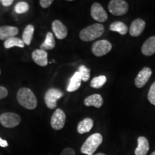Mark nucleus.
I'll return each mask as SVG.
<instances>
[{"label":"nucleus","mask_w":155,"mask_h":155,"mask_svg":"<svg viewBox=\"0 0 155 155\" xmlns=\"http://www.w3.org/2000/svg\"><path fill=\"white\" fill-rule=\"evenodd\" d=\"M141 53L146 56H151L155 53V36L149 38L141 47Z\"/></svg>","instance_id":"15"},{"label":"nucleus","mask_w":155,"mask_h":155,"mask_svg":"<svg viewBox=\"0 0 155 155\" xmlns=\"http://www.w3.org/2000/svg\"><path fill=\"white\" fill-rule=\"evenodd\" d=\"M21 118L18 114L12 112L4 113L0 116V123L6 128H14L19 124Z\"/></svg>","instance_id":"7"},{"label":"nucleus","mask_w":155,"mask_h":155,"mask_svg":"<svg viewBox=\"0 0 155 155\" xmlns=\"http://www.w3.org/2000/svg\"><path fill=\"white\" fill-rule=\"evenodd\" d=\"M65 121H66V115L65 112L61 108H58L54 112L50 119V125L54 130H61L65 126Z\"/></svg>","instance_id":"8"},{"label":"nucleus","mask_w":155,"mask_h":155,"mask_svg":"<svg viewBox=\"0 0 155 155\" xmlns=\"http://www.w3.org/2000/svg\"><path fill=\"white\" fill-rule=\"evenodd\" d=\"M0 75H1V71H0Z\"/></svg>","instance_id":"35"},{"label":"nucleus","mask_w":155,"mask_h":155,"mask_svg":"<svg viewBox=\"0 0 155 155\" xmlns=\"http://www.w3.org/2000/svg\"><path fill=\"white\" fill-rule=\"evenodd\" d=\"M13 2H14L13 0H2V4L5 7H9Z\"/></svg>","instance_id":"31"},{"label":"nucleus","mask_w":155,"mask_h":155,"mask_svg":"<svg viewBox=\"0 0 155 155\" xmlns=\"http://www.w3.org/2000/svg\"><path fill=\"white\" fill-rule=\"evenodd\" d=\"M78 73H80L82 81L84 82H87L90 78L91 71L90 69L85 66V65H81L78 68Z\"/></svg>","instance_id":"26"},{"label":"nucleus","mask_w":155,"mask_h":155,"mask_svg":"<svg viewBox=\"0 0 155 155\" xmlns=\"http://www.w3.org/2000/svg\"><path fill=\"white\" fill-rule=\"evenodd\" d=\"M29 10V5L25 2H19L15 6V11L17 14H24Z\"/></svg>","instance_id":"25"},{"label":"nucleus","mask_w":155,"mask_h":155,"mask_svg":"<svg viewBox=\"0 0 155 155\" xmlns=\"http://www.w3.org/2000/svg\"><path fill=\"white\" fill-rule=\"evenodd\" d=\"M104 27L99 23H96L83 29L79 33L81 40L84 42H90L96 40L104 34Z\"/></svg>","instance_id":"2"},{"label":"nucleus","mask_w":155,"mask_h":155,"mask_svg":"<svg viewBox=\"0 0 155 155\" xmlns=\"http://www.w3.org/2000/svg\"><path fill=\"white\" fill-rule=\"evenodd\" d=\"M112 49L111 42L106 40H101L95 42L93 44L91 51L93 54L96 57H101L106 55Z\"/></svg>","instance_id":"6"},{"label":"nucleus","mask_w":155,"mask_h":155,"mask_svg":"<svg viewBox=\"0 0 155 155\" xmlns=\"http://www.w3.org/2000/svg\"><path fill=\"white\" fill-rule=\"evenodd\" d=\"M17 101L21 106L29 110H33L38 106V100L34 93L28 88H22L17 94Z\"/></svg>","instance_id":"1"},{"label":"nucleus","mask_w":155,"mask_h":155,"mask_svg":"<svg viewBox=\"0 0 155 155\" xmlns=\"http://www.w3.org/2000/svg\"><path fill=\"white\" fill-rule=\"evenodd\" d=\"M151 155H155V151H154V152H153Z\"/></svg>","instance_id":"34"},{"label":"nucleus","mask_w":155,"mask_h":155,"mask_svg":"<svg viewBox=\"0 0 155 155\" xmlns=\"http://www.w3.org/2000/svg\"><path fill=\"white\" fill-rule=\"evenodd\" d=\"M84 104L86 106H94L99 108L104 104V99L100 94H93L85 98Z\"/></svg>","instance_id":"17"},{"label":"nucleus","mask_w":155,"mask_h":155,"mask_svg":"<svg viewBox=\"0 0 155 155\" xmlns=\"http://www.w3.org/2000/svg\"><path fill=\"white\" fill-rule=\"evenodd\" d=\"M60 155H75V152L73 148L67 147V148H65L62 151Z\"/></svg>","instance_id":"28"},{"label":"nucleus","mask_w":155,"mask_h":155,"mask_svg":"<svg viewBox=\"0 0 155 155\" xmlns=\"http://www.w3.org/2000/svg\"><path fill=\"white\" fill-rule=\"evenodd\" d=\"M52 29L56 38L59 40L65 39L68 35V29L65 25L60 20H54L52 23Z\"/></svg>","instance_id":"11"},{"label":"nucleus","mask_w":155,"mask_h":155,"mask_svg":"<svg viewBox=\"0 0 155 155\" xmlns=\"http://www.w3.org/2000/svg\"><path fill=\"white\" fill-rule=\"evenodd\" d=\"M103 142V137L99 133H95L88 137L81 148V152L86 155H93Z\"/></svg>","instance_id":"3"},{"label":"nucleus","mask_w":155,"mask_h":155,"mask_svg":"<svg viewBox=\"0 0 155 155\" xmlns=\"http://www.w3.org/2000/svg\"><path fill=\"white\" fill-rule=\"evenodd\" d=\"M91 15L94 20L104 22L107 20L108 15L104 7L99 3H94L91 8Z\"/></svg>","instance_id":"9"},{"label":"nucleus","mask_w":155,"mask_h":155,"mask_svg":"<svg viewBox=\"0 0 155 155\" xmlns=\"http://www.w3.org/2000/svg\"><path fill=\"white\" fill-rule=\"evenodd\" d=\"M4 46L6 49H9V48L15 47V46L22 48L25 47V43L21 39L16 38V37H13V38H9L8 40H5Z\"/></svg>","instance_id":"22"},{"label":"nucleus","mask_w":155,"mask_h":155,"mask_svg":"<svg viewBox=\"0 0 155 155\" xmlns=\"http://www.w3.org/2000/svg\"><path fill=\"white\" fill-rule=\"evenodd\" d=\"M63 93L57 88H50L45 94V102L50 109H54L57 106V101L62 98Z\"/></svg>","instance_id":"5"},{"label":"nucleus","mask_w":155,"mask_h":155,"mask_svg":"<svg viewBox=\"0 0 155 155\" xmlns=\"http://www.w3.org/2000/svg\"><path fill=\"white\" fill-rule=\"evenodd\" d=\"M35 32V28L33 25H28L25 28L24 32L22 34V41L24 42L25 45H30L32 42V38Z\"/></svg>","instance_id":"20"},{"label":"nucleus","mask_w":155,"mask_h":155,"mask_svg":"<svg viewBox=\"0 0 155 155\" xmlns=\"http://www.w3.org/2000/svg\"><path fill=\"white\" fill-rule=\"evenodd\" d=\"M81 81H82V78H81L80 73H78V71H77L73 74L70 80V83L67 88L68 91L74 92L77 91L81 86Z\"/></svg>","instance_id":"19"},{"label":"nucleus","mask_w":155,"mask_h":155,"mask_svg":"<svg viewBox=\"0 0 155 155\" xmlns=\"http://www.w3.org/2000/svg\"><path fill=\"white\" fill-rule=\"evenodd\" d=\"M152 74V71L150 68L144 67L139 71L138 75L135 78V86L137 88H141L144 87L146 83L150 80Z\"/></svg>","instance_id":"10"},{"label":"nucleus","mask_w":155,"mask_h":155,"mask_svg":"<svg viewBox=\"0 0 155 155\" xmlns=\"http://www.w3.org/2000/svg\"><path fill=\"white\" fill-rule=\"evenodd\" d=\"M53 2V0H40V5L42 8H48Z\"/></svg>","instance_id":"29"},{"label":"nucleus","mask_w":155,"mask_h":155,"mask_svg":"<svg viewBox=\"0 0 155 155\" xmlns=\"http://www.w3.org/2000/svg\"><path fill=\"white\" fill-rule=\"evenodd\" d=\"M109 29L112 32H119V34L122 35H124L128 32V28L127 25L124 22H119V21L111 23L109 27Z\"/></svg>","instance_id":"23"},{"label":"nucleus","mask_w":155,"mask_h":155,"mask_svg":"<svg viewBox=\"0 0 155 155\" xmlns=\"http://www.w3.org/2000/svg\"><path fill=\"white\" fill-rule=\"evenodd\" d=\"M95 155H106V154H104V153H98V154H96Z\"/></svg>","instance_id":"33"},{"label":"nucleus","mask_w":155,"mask_h":155,"mask_svg":"<svg viewBox=\"0 0 155 155\" xmlns=\"http://www.w3.org/2000/svg\"><path fill=\"white\" fill-rule=\"evenodd\" d=\"M94 127V121L91 118H86L80 121L78 124L77 131L80 134L88 133Z\"/></svg>","instance_id":"18"},{"label":"nucleus","mask_w":155,"mask_h":155,"mask_svg":"<svg viewBox=\"0 0 155 155\" xmlns=\"http://www.w3.org/2000/svg\"><path fill=\"white\" fill-rule=\"evenodd\" d=\"M32 58L35 63L42 67L47 66L48 64V53L45 50L37 49L34 50L32 53Z\"/></svg>","instance_id":"12"},{"label":"nucleus","mask_w":155,"mask_h":155,"mask_svg":"<svg viewBox=\"0 0 155 155\" xmlns=\"http://www.w3.org/2000/svg\"><path fill=\"white\" fill-rule=\"evenodd\" d=\"M147 98H148L149 101L155 106V82L153 83L152 86H151Z\"/></svg>","instance_id":"27"},{"label":"nucleus","mask_w":155,"mask_h":155,"mask_svg":"<svg viewBox=\"0 0 155 155\" xmlns=\"http://www.w3.org/2000/svg\"><path fill=\"white\" fill-rule=\"evenodd\" d=\"M55 41L54 35L52 32H48L46 35L45 40L42 42L41 45H40V49L45 50H52L55 48Z\"/></svg>","instance_id":"21"},{"label":"nucleus","mask_w":155,"mask_h":155,"mask_svg":"<svg viewBox=\"0 0 155 155\" xmlns=\"http://www.w3.org/2000/svg\"><path fill=\"white\" fill-rule=\"evenodd\" d=\"M0 146L2 147H8V143L6 140H4L0 137Z\"/></svg>","instance_id":"32"},{"label":"nucleus","mask_w":155,"mask_h":155,"mask_svg":"<svg viewBox=\"0 0 155 155\" xmlns=\"http://www.w3.org/2000/svg\"><path fill=\"white\" fill-rule=\"evenodd\" d=\"M18 33L19 30L17 27L9 26V25L0 27V40H7L9 38L16 37Z\"/></svg>","instance_id":"14"},{"label":"nucleus","mask_w":155,"mask_h":155,"mask_svg":"<svg viewBox=\"0 0 155 155\" xmlns=\"http://www.w3.org/2000/svg\"><path fill=\"white\" fill-rule=\"evenodd\" d=\"M8 95V91L4 86H0V100L6 98Z\"/></svg>","instance_id":"30"},{"label":"nucleus","mask_w":155,"mask_h":155,"mask_svg":"<svg viewBox=\"0 0 155 155\" xmlns=\"http://www.w3.org/2000/svg\"><path fill=\"white\" fill-rule=\"evenodd\" d=\"M146 23L143 19H136L131 24L129 28V34L132 37H138L144 32Z\"/></svg>","instance_id":"13"},{"label":"nucleus","mask_w":155,"mask_h":155,"mask_svg":"<svg viewBox=\"0 0 155 155\" xmlns=\"http://www.w3.org/2000/svg\"><path fill=\"white\" fill-rule=\"evenodd\" d=\"M0 3H2V1H0Z\"/></svg>","instance_id":"36"},{"label":"nucleus","mask_w":155,"mask_h":155,"mask_svg":"<svg viewBox=\"0 0 155 155\" xmlns=\"http://www.w3.org/2000/svg\"><path fill=\"white\" fill-rule=\"evenodd\" d=\"M107 81L106 77L105 75H99V76L95 77L92 79L91 82V86L94 88H101L104 86V84Z\"/></svg>","instance_id":"24"},{"label":"nucleus","mask_w":155,"mask_h":155,"mask_svg":"<svg viewBox=\"0 0 155 155\" xmlns=\"http://www.w3.org/2000/svg\"><path fill=\"white\" fill-rule=\"evenodd\" d=\"M108 7L110 12L115 16H122L129 10V5L124 0H111Z\"/></svg>","instance_id":"4"},{"label":"nucleus","mask_w":155,"mask_h":155,"mask_svg":"<svg viewBox=\"0 0 155 155\" xmlns=\"http://www.w3.org/2000/svg\"><path fill=\"white\" fill-rule=\"evenodd\" d=\"M137 142L138 145L135 150V155H147L150 150V144L147 139L144 137H139Z\"/></svg>","instance_id":"16"}]
</instances>
